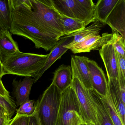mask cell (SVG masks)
Here are the masks:
<instances>
[{
  "instance_id": "cell-10",
  "label": "cell",
  "mask_w": 125,
  "mask_h": 125,
  "mask_svg": "<svg viewBox=\"0 0 125 125\" xmlns=\"http://www.w3.org/2000/svg\"><path fill=\"white\" fill-rule=\"evenodd\" d=\"M99 52L105 66L108 79H118L117 62L113 36L109 42L99 50Z\"/></svg>"
},
{
  "instance_id": "cell-23",
  "label": "cell",
  "mask_w": 125,
  "mask_h": 125,
  "mask_svg": "<svg viewBox=\"0 0 125 125\" xmlns=\"http://www.w3.org/2000/svg\"><path fill=\"white\" fill-rule=\"evenodd\" d=\"M101 96L107 112L114 125H124L122 123L120 116L112 101L108 88L106 96L103 97Z\"/></svg>"
},
{
  "instance_id": "cell-21",
  "label": "cell",
  "mask_w": 125,
  "mask_h": 125,
  "mask_svg": "<svg viewBox=\"0 0 125 125\" xmlns=\"http://www.w3.org/2000/svg\"><path fill=\"white\" fill-rule=\"evenodd\" d=\"M60 19L64 28L63 36L82 30L87 26L84 22L69 18L63 15H61Z\"/></svg>"
},
{
  "instance_id": "cell-16",
  "label": "cell",
  "mask_w": 125,
  "mask_h": 125,
  "mask_svg": "<svg viewBox=\"0 0 125 125\" xmlns=\"http://www.w3.org/2000/svg\"><path fill=\"white\" fill-rule=\"evenodd\" d=\"M110 98L124 125H125V104L123 102L118 79H108Z\"/></svg>"
},
{
  "instance_id": "cell-19",
  "label": "cell",
  "mask_w": 125,
  "mask_h": 125,
  "mask_svg": "<svg viewBox=\"0 0 125 125\" xmlns=\"http://www.w3.org/2000/svg\"><path fill=\"white\" fill-rule=\"evenodd\" d=\"M119 0H99L95 5L94 17L95 22L103 25L108 16L112 11Z\"/></svg>"
},
{
  "instance_id": "cell-6",
  "label": "cell",
  "mask_w": 125,
  "mask_h": 125,
  "mask_svg": "<svg viewBox=\"0 0 125 125\" xmlns=\"http://www.w3.org/2000/svg\"><path fill=\"white\" fill-rule=\"evenodd\" d=\"M71 86L76 94L82 115L85 123L89 125H97L96 112L90 90L85 88L75 77H73Z\"/></svg>"
},
{
  "instance_id": "cell-17",
  "label": "cell",
  "mask_w": 125,
  "mask_h": 125,
  "mask_svg": "<svg viewBox=\"0 0 125 125\" xmlns=\"http://www.w3.org/2000/svg\"><path fill=\"white\" fill-rule=\"evenodd\" d=\"M72 79L71 66L62 64L54 72L52 83L62 92L71 85Z\"/></svg>"
},
{
  "instance_id": "cell-31",
  "label": "cell",
  "mask_w": 125,
  "mask_h": 125,
  "mask_svg": "<svg viewBox=\"0 0 125 125\" xmlns=\"http://www.w3.org/2000/svg\"><path fill=\"white\" fill-rule=\"evenodd\" d=\"M0 95L7 98H11L10 93L5 87L2 80H0Z\"/></svg>"
},
{
  "instance_id": "cell-32",
  "label": "cell",
  "mask_w": 125,
  "mask_h": 125,
  "mask_svg": "<svg viewBox=\"0 0 125 125\" xmlns=\"http://www.w3.org/2000/svg\"><path fill=\"white\" fill-rule=\"evenodd\" d=\"M11 120L6 119L5 118L0 117V125H8L10 122Z\"/></svg>"
},
{
  "instance_id": "cell-12",
  "label": "cell",
  "mask_w": 125,
  "mask_h": 125,
  "mask_svg": "<svg viewBox=\"0 0 125 125\" xmlns=\"http://www.w3.org/2000/svg\"><path fill=\"white\" fill-rule=\"evenodd\" d=\"M87 58L84 56H72L71 66L72 77L77 78L85 88L91 90L93 88L87 65Z\"/></svg>"
},
{
  "instance_id": "cell-3",
  "label": "cell",
  "mask_w": 125,
  "mask_h": 125,
  "mask_svg": "<svg viewBox=\"0 0 125 125\" xmlns=\"http://www.w3.org/2000/svg\"><path fill=\"white\" fill-rule=\"evenodd\" d=\"M48 55L49 54H38L18 51L2 63L4 75L11 74L34 78L44 65Z\"/></svg>"
},
{
  "instance_id": "cell-29",
  "label": "cell",
  "mask_w": 125,
  "mask_h": 125,
  "mask_svg": "<svg viewBox=\"0 0 125 125\" xmlns=\"http://www.w3.org/2000/svg\"><path fill=\"white\" fill-rule=\"evenodd\" d=\"M29 117L28 115H24L14 117L11 119L8 125H28Z\"/></svg>"
},
{
  "instance_id": "cell-14",
  "label": "cell",
  "mask_w": 125,
  "mask_h": 125,
  "mask_svg": "<svg viewBox=\"0 0 125 125\" xmlns=\"http://www.w3.org/2000/svg\"><path fill=\"white\" fill-rule=\"evenodd\" d=\"M33 83V79L30 77H25L23 80L20 81L13 80L14 93L17 106H20L30 100L29 96Z\"/></svg>"
},
{
  "instance_id": "cell-30",
  "label": "cell",
  "mask_w": 125,
  "mask_h": 125,
  "mask_svg": "<svg viewBox=\"0 0 125 125\" xmlns=\"http://www.w3.org/2000/svg\"><path fill=\"white\" fill-rule=\"evenodd\" d=\"M28 125H41L37 116L36 109L34 113L29 117Z\"/></svg>"
},
{
  "instance_id": "cell-9",
  "label": "cell",
  "mask_w": 125,
  "mask_h": 125,
  "mask_svg": "<svg viewBox=\"0 0 125 125\" xmlns=\"http://www.w3.org/2000/svg\"><path fill=\"white\" fill-rule=\"evenodd\" d=\"M87 63L93 90L101 96L106 97L108 84L103 70L95 61L88 58L87 59Z\"/></svg>"
},
{
  "instance_id": "cell-28",
  "label": "cell",
  "mask_w": 125,
  "mask_h": 125,
  "mask_svg": "<svg viewBox=\"0 0 125 125\" xmlns=\"http://www.w3.org/2000/svg\"><path fill=\"white\" fill-rule=\"evenodd\" d=\"M80 3L83 6L90 15L94 17L95 5L92 0H79ZM95 18V17H94Z\"/></svg>"
},
{
  "instance_id": "cell-5",
  "label": "cell",
  "mask_w": 125,
  "mask_h": 125,
  "mask_svg": "<svg viewBox=\"0 0 125 125\" xmlns=\"http://www.w3.org/2000/svg\"><path fill=\"white\" fill-rule=\"evenodd\" d=\"M76 94L71 85L62 92L56 125L85 123Z\"/></svg>"
},
{
  "instance_id": "cell-4",
  "label": "cell",
  "mask_w": 125,
  "mask_h": 125,
  "mask_svg": "<svg viewBox=\"0 0 125 125\" xmlns=\"http://www.w3.org/2000/svg\"><path fill=\"white\" fill-rule=\"evenodd\" d=\"M61 94L52 83L36 102V111L41 125H56Z\"/></svg>"
},
{
  "instance_id": "cell-2",
  "label": "cell",
  "mask_w": 125,
  "mask_h": 125,
  "mask_svg": "<svg viewBox=\"0 0 125 125\" xmlns=\"http://www.w3.org/2000/svg\"><path fill=\"white\" fill-rule=\"evenodd\" d=\"M9 1L11 19L9 31L11 34L31 40L36 49L51 51L59 38L46 32L30 17L13 5L10 0Z\"/></svg>"
},
{
  "instance_id": "cell-26",
  "label": "cell",
  "mask_w": 125,
  "mask_h": 125,
  "mask_svg": "<svg viewBox=\"0 0 125 125\" xmlns=\"http://www.w3.org/2000/svg\"><path fill=\"white\" fill-rule=\"evenodd\" d=\"M0 106L6 110L11 118L17 110L16 104L12 99L5 98L0 95Z\"/></svg>"
},
{
  "instance_id": "cell-13",
  "label": "cell",
  "mask_w": 125,
  "mask_h": 125,
  "mask_svg": "<svg viewBox=\"0 0 125 125\" xmlns=\"http://www.w3.org/2000/svg\"><path fill=\"white\" fill-rule=\"evenodd\" d=\"M73 37H68L60 39L57 42L50 51L44 65L39 72L37 75L33 78V83L36 82L42 76L44 72L68 50L65 46L70 44L73 41Z\"/></svg>"
},
{
  "instance_id": "cell-35",
  "label": "cell",
  "mask_w": 125,
  "mask_h": 125,
  "mask_svg": "<svg viewBox=\"0 0 125 125\" xmlns=\"http://www.w3.org/2000/svg\"><path fill=\"white\" fill-rule=\"evenodd\" d=\"M87 125H89V124H87Z\"/></svg>"
},
{
  "instance_id": "cell-25",
  "label": "cell",
  "mask_w": 125,
  "mask_h": 125,
  "mask_svg": "<svg viewBox=\"0 0 125 125\" xmlns=\"http://www.w3.org/2000/svg\"><path fill=\"white\" fill-rule=\"evenodd\" d=\"M113 45L116 52L125 57V40L117 32L112 33Z\"/></svg>"
},
{
  "instance_id": "cell-22",
  "label": "cell",
  "mask_w": 125,
  "mask_h": 125,
  "mask_svg": "<svg viewBox=\"0 0 125 125\" xmlns=\"http://www.w3.org/2000/svg\"><path fill=\"white\" fill-rule=\"evenodd\" d=\"M11 24L9 0H0V30L9 31Z\"/></svg>"
},
{
  "instance_id": "cell-15",
  "label": "cell",
  "mask_w": 125,
  "mask_h": 125,
  "mask_svg": "<svg viewBox=\"0 0 125 125\" xmlns=\"http://www.w3.org/2000/svg\"><path fill=\"white\" fill-rule=\"evenodd\" d=\"M18 44L8 30H0V60L2 63L7 58L19 51Z\"/></svg>"
},
{
  "instance_id": "cell-33",
  "label": "cell",
  "mask_w": 125,
  "mask_h": 125,
  "mask_svg": "<svg viewBox=\"0 0 125 125\" xmlns=\"http://www.w3.org/2000/svg\"><path fill=\"white\" fill-rule=\"evenodd\" d=\"M4 71L2 63L0 60V80H1L2 77L4 76Z\"/></svg>"
},
{
  "instance_id": "cell-11",
  "label": "cell",
  "mask_w": 125,
  "mask_h": 125,
  "mask_svg": "<svg viewBox=\"0 0 125 125\" xmlns=\"http://www.w3.org/2000/svg\"><path fill=\"white\" fill-rule=\"evenodd\" d=\"M113 33L117 32L125 40V0H119L105 22Z\"/></svg>"
},
{
  "instance_id": "cell-18",
  "label": "cell",
  "mask_w": 125,
  "mask_h": 125,
  "mask_svg": "<svg viewBox=\"0 0 125 125\" xmlns=\"http://www.w3.org/2000/svg\"><path fill=\"white\" fill-rule=\"evenodd\" d=\"M90 91L96 112L97 125H115L107 112L101 96L94 90H90Z\"/></svg>"
},
{
  "instance_id": "cell-8",
  "label": "cell",
  "mask_w": 125,
  "mask_h": 125,
  "mask_svg": "<svg viewBox=\"0 0 125 125\" xmlns=\"http://www.w3.org/2000/svg\"><path fill=\"white\" fill-rule=\"evenodd\" d=\"M113 34L105 33L99 35L89 36L83 40L73 45H65L74 54L89 52L92 50H99L104 45L107 43L112 38Z\"/></svg>"
},
{
  "instance_id": "cell-1",
  "label": "cell",
  "mask_w": 125,
  "mask_h": 125,
  "mask_svg": "<svg viewBox=\"0 0 125 125\" xmlns=\"http://www.w3.org/2000/svg\"><path fill=\"white\" fill-rule=\"evenodd\" d=\"M17 8L30 16L46 32L58 38L63 36L64 28L51 0H11Z\"/></svg>"
},
{
  "instance_id": "cell-20",
  "label": "cell",
  "mask_w": 125,
  "mask_h": 125,
  "mask_svg": "<svg viewBox=\"0 0 125 125\" xmlns=\"http://www.w3.org/2000/svg\"><path fill=\"white\" fill-rule=\"evenodd\" d=\"M104 25L99 22L96 21L89 27H85L82 30L72 34L59 38V40L68 37H73V41L68 45L71 46L77 43L89 36L93 35H99L101 28Z\"/></svg>"
},
{
  "instance_id": "cell-27",
  "label": "cell",
  "mask_w": 125,
  "mask_h": 125,
  "mask_svg": "<svg viewBox=\"0 0 125 125\" xmlns=\"http://www.w3.org/2000/svg\"><path fill=\"white\" fill-rule=\"evenodd\" d=\"M116 52V51H115ZM117 62L118 76L125 77V57L116 52Z\"/></svg>"
},
{
  "instance_id": "cell-34",
  "label": "cell",
  "mask_w": 125,
  "mask_h": 125,
  "mask_svg": "<svg viewBox=\"0 0 125 125\" xmlns=\"http://www.w3.org/2000/svg\"><path fill=\"white\" fill-rule=\"evenodd\" d=\"M87 125V124L85 123L82 124H81V125Z\"/></svg>"
},
{
  "instance_id": "cell-24",
  "label": "cell",
  "mask_w": 125,
  "mask_h": 125,
  "mask_svg": "<svg viewBox=\"0 0 125 125\" xmlns=\"http://www.w3.org/2000/svg\"><path fill=\"white\" fill-rule=\"evenodd\" d=\"M36 102L34 100H30L22 104L17 110L16 114L14 117L20 115H32L36 109Z\"/></svg>"
},
{
  "instance_id": "cell-7",
  "label": "cell",
  "mask_w": 125,
  "mask_h": 125,
  "mask_svg": "<svg viewBox=\"0 0 125 125\" xmlns=\"http://www.w3.org/2000/svg\"><path fill=\"white\" fill-rule=\"evenodd\" d=\"M54 8L61 15L84 22L87 25L95 18L87 13L79 0H51Z\"/></svg>"
}]
</instances>
